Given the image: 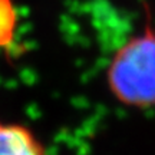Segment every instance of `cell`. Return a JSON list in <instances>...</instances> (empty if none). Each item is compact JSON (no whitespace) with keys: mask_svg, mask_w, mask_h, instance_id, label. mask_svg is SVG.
<instances>
[{"mask_svg":"<svg viewBox=\"0 0 155 155\" xmlns=\"http://www.w3.org/2000/svg\"><path fill=\"white\" fill-rule=\"evenodd\" d=\"M144 10V30L118 48L105 73L114 99L134 109L155 108V28L150 5Z\"/></svg>","mask_w":155,"mask_h":155,"instance_id":"obj_1","label":"cell"},{"mask_svg":"<svg viewBox=\"0 0 155 155\" xmlns=\"http://www.w3.org/2000/svg\"><path fill=\"white\" fill-rule=\"evenodd\" d=\"M0 155H49L35 134L23 125L0 122Z\"/></svg>","mask_w":155,"mask_h":155,"instance_id":"obj_2","label":"cell"},{"mask_svg":"<svg viewBox=\"0 0 155 155\" xmlns=\"http://www.w3.org/2000/svg\"><path fill=\"white\" fill-rule=\"evenodd\" d=\"M19 12L13 0H0V49H9L16 40Z\"/></svg>","mask_w":155,"mask_h":155,"instance_id":"obj_3","label":"cell"}]
</instances>
